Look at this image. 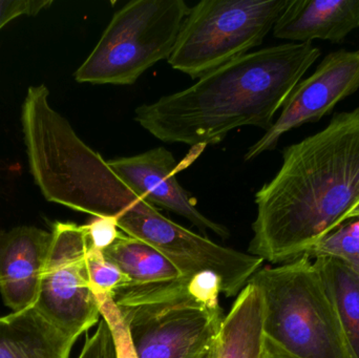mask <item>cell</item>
Returning <instances> with one entry per match:
<instances>
[{
	"label": "cell",
	"instance_id": "6da1fadb",
	"mask_svg": "<svg viewBox=\"0 0 359 358\" xmlns=\"http://www.w3.org/2000/svg\"><path fill=\"white\" fill-rule=\"evenodd\" d=\"M249 254L278 264L307 254L359 216V107L286 147L283 164L255 195Z\"/></svg>",
	"mask_w": 359,
	"mask_h": 358
},
{
	"label": "cell",
	"instance_id": "7a4b0ae2",
	"mask_svg": "<svg viewBox=\"0 0 359 358\" xmlns=\"http://www.w3.org/2000/svg\"><path fill=\"white\" fill-rule=\"evenodd\" d=\"M320 56V48L299 42L248 53L186 90L140 105L135 120L163 142L190 146L219 144L243 126L267 132Z\"/></svg>",
	"mask_w": 359,
	"mask_h": 358
},
{
	"label": "cell",
	"instance_id": "3957f363",
	"mask_svg": "<svg viewBox=\"0 0 359 358\" xmlns=\"http://www.w3.org/2000/svg\"><path fill=\"white\" fill-rule=\"evenodd\" d=\"M249 283L262 294L266 338L299 358H352L322 275L307 254L264 267Z\"/></svg>",
	"mask_w": 359,
	"mask_h": 358
},
{
	"label": "cell",
	"instance_id": "277c9868",
	"mask_svg": "<svg viewBox=\"0 0 359 358\" xmlns=\"http://www.w3.org/2000/svg\"><path fill=\"white\" fill-rule=\"evenodd\" d=\"M189 11L184 0L128 2L76 71V81L132 85L156 63L170 58Z\"/></svg>",
	"mask_w": 359,
	"mask_h": 358
},
{
	"label": "cell",
	"instance_id": "5b68a950",
	"mask_svg": "<svg viewBox=\"0 0 359 358\" xmlns=\"http://www.w3.org/2000/svg\"><path fill=\"white\" fill-rule=\"evenodd\" d=\"M290 0H203L190 8L168 58L200 79L261 46Z\"/></svg>",
	"mask_w": 359,
	"mask_h": 358
},
{
	"label": "cell",
	"instance_id": "8992f818",
	"mask_svg": "<svg viewBox=\"0 0 359 358\" xmlns=\"http://www.w3.org/2000/svg\"><path fill=\"white\" fill-rule=\"evenodd\" d=\"M189 277L149 291H120L114 301L138 358H202L219 343L223 311L213 312L188 294Z\"/></svg>",
	"mask_w": 359,
	"mask_h": 358
},
{
	"label": "cell",
	"instance_id": "52a82bcc",
	"mask_svg": "<svg viewBox=\"0 0 359 358\" xmlns=\"http://www.w3.org/2000/svg\"><path fill=\"white\" fill-rule=\"evenodd\" d=\"M114 219L122 233L153 246L183 277L205 270L219 275L227 298L238 296L264 264L263 259L224 247L177 224L136 193Z\"/></svg>",
	"mask_w": 359,
	"mask_h": 358
},
{
	"label": "cell",
	"instance_id": "ba28073f",
	"mask_svg": "<svg viewBox=\"0 0 359 358\" xmlns=\"http://www.w3.org/2000/svg\"><path fill=\"white\" fill-rule=\"evenodd\" d=\"M83 225L56 222L34 308L50 324L78 340L100 322L98 301L90 287Z\"/></svg>",
	"mask_w": 359,
	"mask_h": 358
},
{
	"label": "cell",
	"instance_id": "9c48e42d",
	"mask_svg": "<svg viewBox=\"0 0 359 358\" xmlns=\"http://www.w3.org/2000/svg\"><path fill=\"white\" fill-rule=\"evenodd\" d=\"M359 88V50H341L325 57L310 77L301 80L283 105L271 128L245 155L251 161L274 149L283 135L305 123L318 122Z\"/></svg>",
	"mask_w": 359,
	"mask_h": 358
},
{
	"label": "cell",
	"instance_id": "30bf717a",
	"mask_svg": "<svg viewBox=\"0 0 359 358\" xmlns=\"http://www.w3.org/2000/svg\"><path fill=\"white\" fill-rule=\"evenodd\" d=\"M107 162L128 188L151 205L183 216L200 230L212 231L223 239L229 237V230L224 225L213 222L196 207L177 180L176 159L165 147H156L139 155Z\"/></svg>",
	"mask_w": 359,
	"mask_h": 358
},
{
	"label": "cell",
	"instance_id": "8fae6325",
	"mask_svg": "<svg viewBox=\"0 0 359 358\" xmlns=\"http://www.w3.org/2000/svg\"><path fill=\"white\" fill-rule=\"evenodd\" d=\"M52 233L33 226L0 230V294L13 311L35 306Z\"/></svg>",
	"mask_w": 359,
	"mask_h": 358
},
{
	"label": "cell",
	"instance_id": "7c38bea8",
	"mask_svg": "<svg viewBox=\"0 0 359 358\" xmlns=\"http://www.w3.org/2000/svg\"><path fill=\"white\" fill-rule=\"evenodd\" d=\"M359 27V0H290L273 27L274 37L299 43L343 41Z\"/></svg>",
	"mask_w": 359,
	"mask_h": 358
},
{
	"label": "cell",
	"instance_id": "4fadbf2b",
	"mask_svg": "<svg viewBox=\"0 0 359 358\" xmlns=\"http://www.w3.org/2000/svg\"><path fill=\"white\" fill-rule=\"evenodd\" d=\"M76 342L34 307L0 317V358H69Z\"/></svg>",
	"mask_w": 359,
	"mask_h": 358
},
{
	"label": "cell",
	"instance_id": "5bb4252c",
	"mask_svg": "<svg viewBox=\"0 0 359 358\" xmlns=\"http://www.w3.org/2000/svg\"><path fill=\"white\" fill-rule=\"evenodd\" d=\"M264 338L262 294L248 283L224 317L217 358H261Z\"/></svg>",
	"mask_w": 359,
	"mask_h": 358
},
{
	"label": "cell",
	"instance_id": "9a60e30c",
	"mask_svg": "<svg viewBox=\"0 0 359 358\" xmlns=\"http://www.w3.org/2000/svg\"><path fill=\"white\" fill-rule=\"evenodd\" d=\"M103 254L130 280L128 287L153 289L181 279L183 275L161 252L145 242L120 233Z\"/></svg>",
	"mask_w": 359,
	"mask_h": 358
},
{
	"label": "cell",
	"instance_id": "2e32d148",
	"mask_svg": "<svg viewBox=\"0 0 359 358\" xmlns=\"http://www.w3.org/2000/svg\"><path fill=\"white\" fill-rule=\"evenodd\" d=\"M337 311L352 358H359V273L343 261L314 260Z\"/></svg>",
	"mask_w": 359,
	"mask_h": 358
},
{
	"label": "cell",
	"instance_id": "e0dca14e",
	"mask_svg": "<svg viewBox=\"0 0 359 358\" xmlns=\"http://www.w3.org/2000/svg\"><path fill=\"white\" fill-rule=\"evenodd\" d=\"M306 254L312 260L332 258L343 261L359 273V216L337 227Z\"/></svg>",
	"mask_w": 359,
	"mask_h": 358
},
{
	"label": "cell",
	"instance_id": "ac0fdd59",
	"mask_svg": "<svg viewBox=\"0 0 359 358\" xmlns=\"http://www.w3.org/2000/svg\"><path fill=\"white\" fill-rule=\"evenodd\" d=\"M86 263L94 294L114 298L117 292L130 286V280L128 275L117 265L107 260L100 250L88 247Z\"/></svg>",
	"mask_w": 359,
	"mask_h": 358
},
{
	"label": "cell",
	"instance_id": "d6986e66",
	"mask_svg": "<svg viewBox=\"0 0 359 358\" xmlns=\"http://www.w3.org/2000/svg\"><path fill=\"white\" fill-rule=\"evenodd\" d=\"M98 301L101 317L107 322L113 336L116 358H138L130 329L111 296L95 294Z\"/></svg>",
	"mask_w": 359,
	"mask_h": 358
},
{
	"label": "cell",
	"instance_id": "ffe728a7",
	"mask_svg": "<svg viewBox=\"0 0 359 358\" xmlns=\"http://www.w3.org/2000/svg\"><path fill=\"white\" fill-rule=\"evenodd\" d=\"M188 294L205 309L213 312L223 311L219 305L223 283L219 275L210 270L201 271L188 280Z\"/></svg>",
	"mask_w": 359,
	"mask_h": 358
},
{
	"label": "cell",
	"instance_id": "44dd1931",
	"mask_svg": "<svg viewBox=\"0 0 359 358\" xmlns=\"http://www.w3.org/2000/svg\"><path fill=\"white\" fill-rule=\"evenodd\" d=\"M83 226L88 235V247L100 252L109 248L121 233L115 219L107 216H94Z\"/></svg>",
	"mask_w": 359,
	"mask_h": 358
},
{
	"label": "cell",
	"instance_id": "7402d4cb",
	"mask_svg": "<svg viewBox=\"0 0 359 358\" xmlns=\"http://www.w3.org/2000/svg\"><path fill=\"white\" fill-rule=\"evenodd\" d=\"M78 358H116L113 336L104 319H100L96 332L86 338Z\"/></svg>",
	"mask_w": 359,
	"mask_h": 358
},
{
	"label": "cell",
	"instance_id": "603a6c76",
	"mask_svg": "<svg viewBox=\"0 0 359 358\" xmlns=\"http://www.w3.org/2000/svg\"><path fill=\"white\" fill-rule=\"evenodd\" d=\"M52 4V0H0V29L18 17L36 16Z\"/></svg>",
	"mask_w": 359,
	"mask_h": 358
},
{
	"label": "cell",
	"instance_id": "cb8c5ba5",
	"mask_svg": "<svg viewBox=\"0 0 359 358\" xmlns=\"http://www.w3.org/2000/svg\"><path fill=\"white\" fill-rule=\"evenodd\" d=\"M261 358H299L295 355L291 354L288 351L278 346V344L270 340V338H264L263 352Z\"/></svg>",
	"mask_w": 359,
	"mask_h": 358
},
{
	"label": "cell",
	"instance_id": "d4e9b609",
	"mask_svg": "<svg viewBox=\"0 0 359 358\" xmlns=\"http://www.w3.org/2000/svg\"><path fill=\"white\" fill-rule=\"evenodd\" d=\"M219 343H217L215 347H212V348H211L210 350H209L208 352H207L202 358H217V353H219Z\"/></svg>",
	"mask_w": 359,
	"mask_h": 358
}]
</instances>
